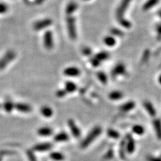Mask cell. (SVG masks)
Wrapping results in <instances>:
<instances>
[{
    "mask_svg": "<svg viewBox=\"0 0 161 161\" xmlns=\"http://www.w3.org/2000/svg\"><path fill=\"white\" fill-rule=\"evenodd\" d=\"M159 2V0H147V2L144 4L142 9L144 11H147L158 4Z\"/></svg>",
    "mask_w": 161,
    "mask_h": 161,
    "instance_id": "ffe728a7",
    "label": "cell"
},
{
    "mask_svg": "<svg viewBox=\"0 0 161 161\" xmlns=\"http://www.w3.org/2000/svg\"><path fill=\"white\" fill-rule=\"evenodd\" d=\"M53 20L50 18H46L40 21L36 22L34 24V29L36 30V31H39V30H43L44 28H46L52 25Z\"/></svg>",
    "mask_w": 161,
    "mask_h": 161,
    "instance_id": "5b68a950",
    "label": "cell"
},
{
    "mask_svg": "<svg viewBox=\"0 0 161 161\" xmlns=\"http://www.w3.org/2000/svg\"><path fill=\"white\" fill-rule=\"evenodd\" d=\"M132 132L137 135L141 136L145 132V128L141 125H135L132 127Z\"/></svg>",
    "mask_w": 161,
    "mask_h": 161,
    "instance_id": "4316f807",
    "label": "cell"
},
{
    "mask_svg": "<svg viewBox=\"0 0 161 161\" xmlns=\"http://www.w3.org/2000/svg\"><path fill=\"white\" fill-rule=\"evenodd\" d=\"M144 107H145L146 112H148V114L150 116H152V117H154V116H155L156 115V109L151 102H150L148 101H145L144 102Z\"/></svg>",
    "mask_w": 161,
    "mask_h": 161,
    "instance_id": "4fadbf2b",
    "label": "cell"
},
{
    "mask_svg": "<svg viewBox=\"0 0 161 161\" xmlns=\"http://www.w3.org/2000/svg\"><path fill=\"white\" fill-rule=\"evenodd\" d=\"M97 78L99 79V80L102 83L105 84L106 83H107L108 77H107V75H105V73H104V72H101V71L98 72L97 74Z\"/></svg>",
    "mask_w": 161,
    "mask_h": 161,
    "instance_id": "f546056e",
    "label": "cell"
},
{
    "mask_svg": "<svg viewBox=\"0 0 161 161\" xmlns=\"http://www.w3.org/2000/svg\"><path fill=\"white\" fill-rule=\"evenodd\" d=\"M90 62H91V64L93 65L94 67H97L99 66V64H100L101 61L99 60L96 57H94L93 58H91V59H90Z\"/></svg>",
    "mask_w": 161,
    "mask_h": 161,
    "instance_id": "836d02e7",
    "label": "cell"
},
{
    "mask_svg": "<svg viewBox=\"0 0 161 161\" xmlns=\"http://www.w3.org/2000/svg\"><path fill=\"white\" fill-rule=\"evenodd\" d=\"M67 92L65 91V90H60L59 91H57V96L58 97H63L67 95Z\"/></svg>",
    "mask_w": 161,
    "mask_h": 161,
    "instance_id": "d590c367",
    "label": "cell"
},
{
    "mask_svg": "<svg viewBox=\"0 0 161 161\" xmlns=\"http://www.w3.org/2000/svg\"><path fill=\"white\" fill-rule=\"evenodd\" d=\"M68 128H70L72 135H73L75 138H79V137H80L81 134V132L73 119H69V120L68 121Z\"/></svg>",
    "mask_w": 161,
    "mask_h": 161,
    "instance_id": "ba28073f",
    "label": "cell"
},
{
    "mask_svg": "<svg viewBox=\"0 0 161 161\" xmlns=\"http://www.w3.org/2000/svg\"><path fill=\"white\" fill-rule=\"evenodd\" d=\"M44 45L47 50H51L53 47V36L50 30H48L44 35Z\"/></svg>",
    "mask_w": 161,
    "mask_h": 161,
    "instance_id": "8992f818",
    "label": "cell"
},
{
    "mask_svg": "<svg viewBox=\"0 0 161 161\" xmlns=\"http://www.w3.org/2000/svg\"><path fill=\"white\" fill-rule=\"evenodd\" d=\"M8 9V7L6 4L3 3H0V13H4Z\"/></svg>",
    "mask_w": 161,
    "mask_h": 161,
    "instance_id": "e575fe53",
    "label": "cell"
},
{
    "mask_svg": "<svg viewBox=\"0 0 161 161\" xmlns=\"http://www.w3.org/2000/svg\"><path fill=\"white\" fill-rule=\"evenodd\" d=\"M15 108L18 112L23 113H29L32 111L31 106L28 104H23V103H18L15 104Z\"/></svg>",
    "mask_w": 161,
    "mask_h": 161,
    "instance_id": "7c38bea8",
    "label": "cell"
},
{
    "mask_svg": "<svg viewBox=\"0 0 161 161\" xmlns=\"http://www.w3.org/2000/svg\"><path fill=\"white\" fill-rule=\"evenodd\" d=\"M126 146L127 152L132 154L134 152L136 148V142L131 135H127L126 138Z\"/></svg>",
    "mask_w": 161,
    "mask_h": 161,
    "instance_id": "9c48e42d",
    "label": "cell"
},
{
    "mask_svg": "<svg viewBox=\"0 0 161 161\" xmlns=\"http://www.w3.org/2000/svg\"><path fill=\"white\" fill-rule=\"evenodd\" d=\"M16 53L13 50H8L5 53L1 59H0V71L3 70L8 66L9 63L15 59L16 57Z\"/></svg>",
    "mask_w": 161,
    "mask_h": 161,
    "instance_id": "277c9868",
    "label": "cell"
},
{
    "mask_svg": "<svg viewBox=\"0 0 161 161\" xmlns=\"http://www.w3.org/2000/svg\"><path fill=\"white\" fill-rule=\"evenodd\" d=\"M84 1H90V0H84Z\"/></svg>",
    "mask_w": 161,
    "mask_h": 161,
    "instance_id": "ee69618b",
    "label": "cell"
},
{
    "mask_svg": "<svg viewBox=\"0 0 161 161\" xmlns=\"http://www.w3.org/2000/svg\"><path fill=\"white\" fill-rule=\"evenodd\" d=\"M158 14H159V16L161 18V10H160V11L158 12Z\"/></svg>",
    "mask_w": 161,
    "mask_h": 161,
    "instance_id": "b9f144b4",
    "label": "cell"
},
{
    "mask_svg": "<svg viewBox=\"0 0 161 161\" xmlns=\"http://www.w3.org/2000/svg\"><path fill=\"white\" fill-rule=\"evenodd\" d=\"M104 42L105 45H107L108 46H114L116 43V40L114 36H108L104 38Z\"/></svg>",
    "mask_w": 161,
    "mask_h": 161,
    "instance_id": "484cf974",
    "label": "cell"
},
{
    "mask_svg": "<svg viewBox=\"0 0 161 161\" xmlns=\"http://www.w3.org/2000/svg\"><path fill=\"white\" fill-rule=\"evenodd\" d=\"M78 8V4L75 2H71L68 3L66 8V13L67 16H71Z\"/></svg>",
    "mask_w": 161,
    "mask_h": 161,
    "instance_id": "2e32d148",
    "label": "cell"
},
{
    "mask_svg": "<svg viewBox=\"0 0 161 161\" xmlns=\"http://www.w3.org/2000/svg\"><path fill=\"white\" fill-rule=\"evenodd\" d=\"M40 113L45 118H50L53 115V111L49 106L44 105L42 106L40 109Z\"/></svg>",
    "mask_w": 161,
    "mask_h": 161,
    "instance_id": "d6986e66",
    "label": "cell"
},
{
    "mask_svg": "<svg viewBox=\"0 0 161 161\" xmlns=\"http://www.w3.org/2000/svg\"><path fill=\"white\" fill-rule=\"evenodd\" d=\"M107 134L109 137V138H114V139H118L119 138V133L116 131L115 130H113L109 128L108 130L107 131Z\"/></svg>",
    "mask_w": 161,
    "mask_h": 161,
    "instance_id": "f1b7e54d",
    "label": "cell"
},
{
    "mask_svg": "<svg viewBox=\"0 0 161 161\" xmlns=\"http://www.w3.org/2000/svg\"><path fill=\"white\" fill-rule=\"evenodd\" d=\"M26 154L27 156H28L29 161H37L36 156L34 155V154L32 150H28V151L26 152Z\"/></svg>",
    "mask_w": 161,
    "mask_h": 161,
    "instance_id": "1f68e13d",
    "label": "cell"
},
{
    "mask_svg": "<svg viewBox=\"0 0 161 161\" xmlns=\"http://www.w3.org/2000/svg\"><path fill=\"white\" fill-rule=\"evenodd\" d=\"M134 107H135V103L134 101H130L126 102L124 104H123L121 106L120 109L122 112H127L129 111H131L132 109L134 108Z\"/></svg>",
    "mask_w": 161,
    "mask_h": 161,
    "instance_id": "44dd1931",
    "label": "cell"
},
{
    "mask_svg": "<svg viewBox=\"0 0 161 161\" xmlns=\"http://www.w3.org/2000/svg\"><path fill=\"white\" fill-rule=\"evenodd\" d=\"M77 85L72 81H67L64 84V90L67 93H73L77 90Z\"/></svg>",
    "mask_w": 161,
    "mask_h": 161,
    "instance_id": "ac0fdd59",
    "label": "cell"
},
{
    "mask_svg": "<svg viewBox=\"0 0 161 161\" xmlns=\"http://www.w3.org/2000/svg\"><path fill=\"white\" fill-rule=\"evenodd\" d=\"M37 132L38 134V135L40 136L47 137L53 134V130L52 128L48 127V126H44V127H41L38 130Z\"/></svg>",
    "mask_w": 161,
    "mask_h": 161,
    "instance_id": "5bb4252c",
    "label": "cell"
},
{
    "mask_svg": "<svg viewBox=\"0 0 161 161\" xmlns=\"http://www.w3.org/2000/svg\"><path fill=\"white\" fill-rule=\"evenodd\" d=\"M45 0H35L34 2H35L36 4H41V3H42Z\"/></svg>",
    "mask_w": 161,
    "mask_h": 161,
    "instance_id": "ab89813d",
    "label": "cell"
},
{
    "mask_svg": "<svg viewBox=\"0 0 161 161\" xmlns=\"http://www.w3.org/2000/svg\"><path fill=\"white\" fill-rule=\"evenodd\" d=\"M126 140H122L119 145V156L122 159H125L126 158Z\"/></svg>",
    "mask_w": 161,
    "mask_h": 161,
    "instance_id": "603a6c76",
    "label": "cell"
},
{
    "mask_svg": "<svg viewBox=\"0 0 161 161\" xmlns=\"http://www.w3.org/2000/svg\"><path fill=\"white\" fill-rule=\"evenodd\" d=\"M53 148V144L50 142H43L35 145L33 146V150L36 152H46Z\"/></svg>",
    "mask_w": 161,
    "mask_h": 161,
    "instance_id": "52a82bcc",
    "label": "cell"
},
{
    "mask_svg": "<svg viewBox=\"0 0 161 161\" xmlns=\"http://www.w3.org/2000/svg\"><path fill=\"white\" fill-rule=\"evenodd\" d=\"M159 83L161 85V75L159 76Z\"/></svg>",
    "mask_w": 161,
    "mask_h": 161,
    "instance_id": "60d3db41",
    "label": "cell"
},
{
    "mask_svg": "<svg viewBox=\"0 0 161 161\" xmlns=\"http://www.w3.org/2000/svg\"><path fill=\"white\" fill-rule=\"evenodd\" d=\"M63 73L67 77H76L81 74V71L76 67H68L64 70Z\"/></svg>",
    "mask_w": 161,
    "mask_h": 161,
    "instance_id": "30bf717a",
    "label": "cell"
},
{
    "mask_svg": "<svg viewBox=\"0 0 161 161\" xmlns=\"http://www.w3.org/2000/svg\"><path fill=\"white\" fill-rule=\"evenodd\" d=\"M54 141L57 142H67L69 140V136H68V134L65 132H61L58 133L57 134L54 136Z\"/></svg>",
    "mask_w": 161,
    "mask_h": 161,
    "instance_id": "9a60e30c",
    "label": "cell"
},
{
    "mask_svg": "<svg viewBox=\"0 0 161 161\" xmlns=\"http://www.w3.org/2000/svg\"><path fill=\"white\" fill-rule=\"evenodd\" d=\"M0 106H1V105H0Z\"/></svg>",
    "mask_w": 161,
    "mask_h": 161,
    "instance_id": "bcb514c9",
    "label": "cell"
},
{
    "mask_svg": "<svg viewBox=\"0 0 161 161\" xmlns=\"http://www.w3.org/2000/svg\"><path fill=\"white\" fill-rule=\"evenodd\" d=\"M160 158H161V155H160Z\"/></svg>",
    "mask_w": 161,
    "mask_h": 161,
    "instance_id": "f6af8a7d",
    "label": "cell"
},
{
    "mask_svg": "<svg viewBox=\"0 0 161 161\" xmlns=\"http://www.w3.org/2000/svg\"><path fill=\"white\" fill-rule=\"evenodd\" d=\"M131 1L132 0H122L116 10V18H117L118 23L126 28H130L132 26L130 22L124 18V13Z\"/></svg>",
    "mask_w": 161,
    "mask_h": 161,
    "instance_id": "6da1fadb",
    "label": "cell"
},
{
    "mask_svg": "<svg viewBox=\"0 0 161 161\" xmlns=\"http://www.w3.org/2000/svg\"><path fill=\"white\" fill-rule=\"evenodd\" d=\"M2 156H0V161H2Z\"/></svg>",
    "mask_w": 161,
    "mask_h": 161,
    "instance_id": "7bdbcfd3",
    "label": "cell"
},
{
    "mask_svg": "<svg viewBox=\"0 0 161 161\" xmlns=\"http://www.w3.org/2000/svg\"><path fill=\"white\" fill-rule=\"evenodd\" d=\"M156 32H157V38L158 39H161V23L157 24L156 26Z\"/></svg>",
    "mask_w": 161,
    "mask_h": 161,
    "instance_id": "8d00e7d4",
    "label": "cell"
},
{
    "mask_svg": "<svg viewBox=\"0 0 161 161\" xmlns=\"http://www.w3.org/2000/svg\"><path fill=\"white\" fill-rule=\"evenodd\" d=\"M126 73V67L124 64L118 63L113 68L112 71V75L114 77H117L119 75H124Z\"/></svg>",
    "mask_w": 161,
    "mask_h": 161,
    "instance_id": "8fae6325",
    "label": "cell"
},
{
    "mask_svg": "<svg viewBox=\"0 0 161 161\" xmlns=\"http://www.w3.org/2000/svg\"><path fill=\"white\" fill-rule=\"evenodd\" d=\"M110 32L112 34V35L114 36H123L124 35V32H123L122 30H120L118 28H113L110 30Z\"/></svg>",
    "mask_w": 161,
    "mask_h": 161,
    "instance_id": "4dcf8cb0",
    "label": "cell"
},
{
    "mask_svg": "<svg viewBox=\"0 0 161 161\" xmlns=\"http://www.w3.org/2000/svg\"><path fill=\"white\" fill-rule=\"evenodd\" d=\"M95 57H96L99 60L104 61L105 60H108L109 59V53H107V52H105V51H102V52L97 53Z\"/></svg>",
    "mask_w": 161,
    "mask_h": 161,
    "instance_id": "83f0119b",
    "label": "cell"
},
{
    "mask_svg": "<svg viewBox=\"0 0 161 161\" xmlns=\"http://www.w3.org/2000/svg\"><path fill=\"white\" fill-rule=\"evenodd\" d=\"M102 129L100 126H95L91 131L89 132L87 136L83 140L81 143V147L82 148H85L90 146L93 142L95 138L101 134Z\"/></svg>",
    "mask_w": 161,
    "mask_h": 161,
    "instance_id": "7a4b0ae2",
    "label": "cell"
},
{
    "mask_svg": "<svg viewBox=\"0 0 161 161\" xmlns=\"http://www.w3.org/2000/svg\"><path fill=\"white\" fill-rule=\"evenodd\" d=\"M112 156H113V152L112 150H109V151L107 153V155H105V157L107 159H111L112 158Z\"/></svg>",
    "mask_w": 161,
    "mask_h": 161,
    "instance_id": "f35d334b",
    "label": "cell"
},
{
    "mask_svg": "<svg viewBox=\"0 0 161 161\" xmlns=\"http://www.w3.org/2000/svg\"><path fill=\"white\" fill-rule=\"evenodd\" d=\"M153 126L155 128L156 135L159 140H161V120L159 119H155L153 121Z\"/></svg>",
    "mask_w": 161,
    "mask_h": 161,
    "instance_id": "e0dca14e",
    "label": "cell"
},
{
    "mask_svg": "<svg viewBox=\"0 0 161 161\" xmlns=\"http://www.w3.org/2000/svg\"><path fill=\"white\" fill-rule=\"evenodd\" d=\"M2 108H3V109L8 113H10L11 112L13 109L15 108V104H13V103L10 101V100H8V101H5L4 103H3V104L2 105Z\"/></svg>",
    "mask_w": 161,
    "mask_h": 161,
    "instance_id": "7402d4cb",
    "label": "cell"
},
{
    "mask_svg": "<svg viewBox=\"0 0 161 161\" xmlns=\"http://www.w3.org/2000/svg\"><path fill=\"white\" fill-rule=\"evenodd\" d=\"M50 157L54 161H63L64 159V156L59 152H53L50 153Z\"/></svg>",
    "mask_w": 161,
    "mask_h": 161,
    "instance_id": "cb8c5ba5",
    "label": "cell"
},
{
    "mask_svg": "<svg viewBox=\"0 0 161 161\" xmlns=\"http://www.w3.org/2000/svg\"><path fill=\"white\" fill-rule=\"evenodd\" d=\"M109 97L112 100H119L123 97V93L121 91H114L111 92L109 95Z\"/></svg>",
    "mask_w": 161,
    "mask_h": 161,
    "instance_id": "d4e9b609",
    "label": "cell"
},
{
    "mask_svg": "<svg viewBox=\"0 0 161 161\" xmlns=\"http://www.w3.org/2000/svg\"><path fill=\"white\" fill-rule=\"evenodd\" d=\"M67 26L68 36L72 40H75L77 38V30L76 24H75V19L72 16H68L66 19Z\"/></svg>",
    "mask_w": 161,
    "mask_h": 161,
    "instance_id": "3957f363",
    "label": "cell"
},
{
    "mask_svg": "<svg viewBox=\"0 0 161 161\" xmlns=\"http://www.w3.org/2000/svg\"><path fill=\"white\" fill-rule=\"evenodd\" d=\"M146 159L148 161H161V158H159V157H155L152 156H147Z\"/></svg>",
    "mask_w": 161,
    "mask_h": 161,
    "instance_id": "74e56055",
    "label": "cell"
},
{
    "mask_svg": "<svg viewBox=\"0 0 161 161\" xmlns=\"http://www.w3.org/2000/svg\"><path fill=\"white\" fill-rule=\"evenodd\" d=\"M82 53L85 56L90 57L92 54V50L89 47H83L82 49Z\"/></svg>",
    "mask_w": 161,
    "mask_h": 161,
    "instance_id": "d6a6232c",
    "label": "cell"
}]
</instances>
